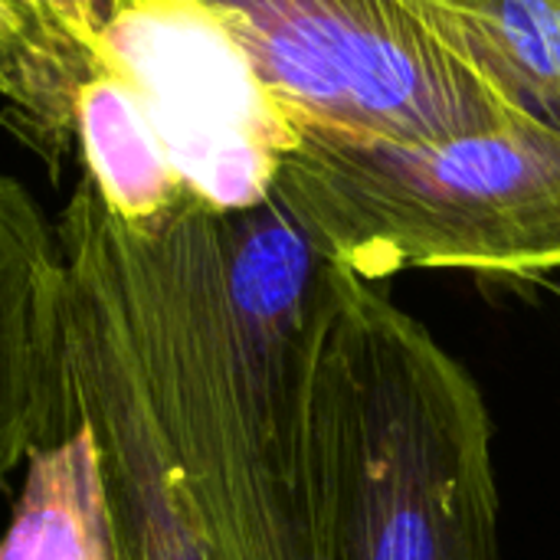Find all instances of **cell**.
I'll return each instance as SVG.
<instances>
[{"label":"cell","instance_id":"1","mask_svg":"<svg viewBox=\"0 0 560 560\" xmlns=\"http://www.w3.org/2000/svg\"><path fill=\"white\" fill-rule=\"evenodd\" d=\"M92 253L148 410L217 560H335L322 364L341 269L269 194L121 226L79 177Z\"/></svg>","mask_w":560,"mask_h":560},{"label":"cell","instance_id":"2","mask_svg":"<svg viewBox=\"0 0 560 560\" xmlns=\"http://www.w3.org/2000/svg\"><path fill=\"white\" fill-rule=\"evenodd\" d=\"M0 125L121 226L262 203L289 128L213 0H0Z\"/></svg>","mask_w":560,"mask_h":560},{"label":"cell","instance_id":"3","mask_svg":"<svg viewBox=\"0 0 560 560\" xmlns=\"http://www.w3.org/2000/svg\"><path fill=\"white\" fill-rule=\"evenodd\" d=\"M322 446L335 560H499L479 384L345 269L322 364Z\"/></svg>","mask_w":560,"mask_h":560},{"label":"cell","instance_id":"4","mask_svg":"<svg viewBox=\"0 0 560 560\" xmlns=\"http://www.w3.org/2000/svg\"><path fill=\"white\" fill-rule=\"evenodd\" d=\"M272 197L368 285L404 269H560V131L538 121L436 144L289 138Z\"/></svg>","mask_w":560,"mask_h":560},{"label":"cell","instance_id":"5","mask_svg":"<svg viewBox=\"0 0 560 560\" xmlns=\"http://www.w3.org/2000/svg\"><path fill=\"white\" fill-rule=\"evenodd\" d=\"M289 138L436 144L518 115L420 0H213Z\"/></svg>","mask_w":560,"mask_h":560},{"label":"cell","instance_id":"6","mask_svg":"<svg viewBox=\"0 0 560 560\" xmlns=\"http://www.w3.org/2000/svg\"><path fill=\"white\" fill-rule=\"evenodd\" d=\"M69 266V374L92 430L115 558L217 560L148 410L118 315L82 236L56 220Z\"/></svg>","mask_w":560,"mask_h":560},{"label":"cell","instance_id":"7","mask_svg":"<svg viewBox=\"0 0 560 560\" xmlns=\"http://www.w3.org/2000/svg\"><path fill=\"white\" fill-rule=\"evenodd\" d=\"M79 423L66 253L36 197L0 174V489Z\"/></svg>","mask_w":560,"mask_h":560},{"label":"cell","instance_id":"8","mask_svg":"<svg viewBox=\"0 0 560 560\" xmlns=\"http://www.w3.org/2000/svg\"><path fill=\"white\" fill-rule=\"evenodd\" d=\"M420 3L518 115L560 131V0Z\"/></svg>","mask_w":560,"mask_h":560},{"label":"cell","instance_id":"9","mask_svg":"<svg viewBox=\"0 0 560 560\" xmlns=\"http://www.w3.org/2000/svg\"><path fill=\"white\" fill-rule=\"evenodd\" d=\"M0 560H118L95 440L85 423L26 459V482L0 538Z\"/></svg>","mask_w":560,"mask_h":560}]
</instances>
